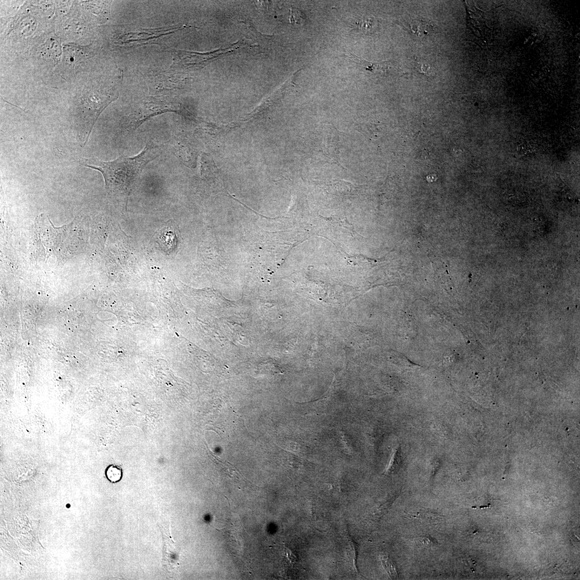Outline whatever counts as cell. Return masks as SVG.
<instances>
[{
    "instance_id": "cell-6",
    "label": "cell",
    "mask_w": 580,
    "mask_h": 580,
    "mask_svg": "<svg viewBox=\"0 0 580 580\" xmlns=\"http://www.w3.org/2000/svg\"><path fill=\"white\" fill-rule=\"evenodd\" d=\"M64 51L65 63L73 68H76L85 58V51L80 47L66 45Z\"/></svg>"
},
{
    "instance_id": "cell-11",
    "label": "cell",
    "mask_w": 580,
    "mask_h": 580,
    "mask_svg": "<svg viewBox=\"0 0 580 580\" xmlns=\"http://www.w3.org/2000/svg\"><path fill=\"white\" fill-rule=\"evenodd\" d=\"M400 457L401 453L399 448H395L393 450V453L392 457H391L388 467L387 469V475H391L394 473L397 468H398L399 462L401 461Z\"/></svg>"
},
{
    "instance_id": "cell-8",
    "label": "cell",
    "mask_w": 580,
    "mask_h": 580,
    "mask_svg": "<svg viewBox=\"0 0 580 580\" xmlns=\"http://www.w3.org/2000/svg\"><path fill=\"white\" fill-rule=\"evenodd\" d=\"M359 29L367 35H372L379 29V23L373 17H363L358 22Z\"/></svg>"
},
{
    "instance_id": "cell-9",
    "label": "cell",
    "mask_w": 580,
    "mask_h": 580,
    "mask_svg": "<svg viewBox=\"0 0 580 580\" xmlns=\"http://www.w3.org/2000/svg\"><path fill=\"white\" fill-rule=\"evenodd\" d=\"M415 68L417 72L428 78H433L436 72L433 67L423 60L415 59Z\"/></svg>"
},
{
    "instance_id": "cell-10",
    "label": "cell",
    "mask_w": 580,
    "mask_h": 580,
    "mask_svg": "<svg viewBox=\"0 0 580 580\" xmlns=\"http://www.w3.org/2000/svg\"><path fill=\"white\" fill-rule=\"evenodd\" d=\"M105 475L107 480L111 483H115L121 480L123 476V472L120 467L116 465H110L107 468Z\"/></svg>"
},
{
    "instance_id": "cell-12",
    "label": "cell",
    "mask_w": 580,
    "mask_h": 580,
    "mask_svg": "<svg viewBox=\"0 0 580 580\" xmlns=\"http://www.w3.org/2000/svg\"><path fill=\"white\" fill-rule=\"evenodd\" d=\"M336 139V137H335L333 138V140H330V139L329 141L326 140L324 143L325 145L324 152L325 154H326V157H328V158L330 159H331V158L333 157L334 160L335 157L336 158V151L337 150H338L337 149V144H338V140H337Z\"/></svg>"
},
{
    "instance_id": "cell-3",
    "label": "cell",
    "mask_w": 580,
    "mask_h": 580,
    "mask_svg": "<svg viewBox=\"0 0 580 580\" xmlns=\"http://www.w3.org/2000/svg\"><path fill=\"white\" fill-rule=\"evenodd\" d=\"M160 531L163 537V557L162 559L164 567L168 570H173L178 565V555L175 548V542L171 534V523L169 530L162 528L160 526Z\"/></svg>"
},
{
    "instance_id": "cell-7",
    "label": "cell",
    "mask_w": 580,
    "mask_h": 580,
    "mask_svg": "<svg viewBox=\"0 0 580 580\" xmlns=\"http://www.w3.org/2000/svg\"><path fill=\"white\" fill-rule=\"evenodd\" d=\"M159 239L160 246L163 249H166L167 251L173 249L176 246V233L172 231L171 228H165L161 230Z\"/></svg>"
},
{
    "instance_id": "cell-13",
    "label": "cell",
    "mask_w": 580,
    "mask_h": 580,
    "mask_svg": "<svg viewBox=\"0 0 580 580\" xmlns=\"http://www.w3.org/2000/svg\"><path fill=\"white\" fill-rule=\"evenodd\" d=\"M381 561L383 567L386 569L389 577L395 579L397 577V573L393 562L385 556L381 557Z\"/></svg>"
},
{
    "instance_id": "cell-5",
    "label": "cell",
    "mask_w": 580,
    "mask_h": 580,
    "mask_svg": "<svg viewBox=\"0 0 580 580\" xmlns=\"http://www.w3.org/2000/svg\"><path fill=\"white\" fill-rule=\"evenodd\" d=\"M349 57L362 69L373 73H387L392 67V64L390 62H370L356 56L352 53H349Z\"/></svg>"
},
{
    "instance_id": "cell-4",
    "label": "cell",
    "mask_w": 580,
    "mask_h": 580,
    "mask_svg": "<svg viewBox=\"0 0 580 580\" xmlns=\"http://www.w3.org/2000/svg\"><path fill=\"white\" fill-rule=\"evenodd\" d=\"M405 23V27L411 34L420 39H430L436 32L435 26L420 18L411 19Z\"/></svg>"
},
{
    "instance_id": "cell-2",
    "label": "cell",
    "mask_w": 580,
    "mask_h": 580,
    "mask_svg": "<svg viewBox=\"0 0 580 580\" xmlns=\"http://www.w3.org/2000/svg\"><path fill=\"white\" fill-rule=\"evenodd\" d=\"M144 106L140 107L138 111L131 114L129 119L126 120L124 125L126 130L132 131L136 130L146 119L157 114L176 111V107L172 103L168 104L160 102V101H157V102L146 103Z\"/></svg>"
},
{
    "instance_id": "cell-1",
    "label": "cell",
    "mask_w": 580,
    "mask_h": 580,
    "mask_svg": "<svg viewBox=\"0 0 580 580\" xmlns=\"http://www.w3.org/2000/svg\"><path fill=\"white\" fill-rule=\"evenodd\" d=\"M161 153V148L152 144L147 145L137 156L121 157L112 161L104 162L97 159H83L79 164L102 173L106 190L113 194L127 197L132 190V186L142 172L145 167L157 158Z\"/></svg>"
}]
</instances>
